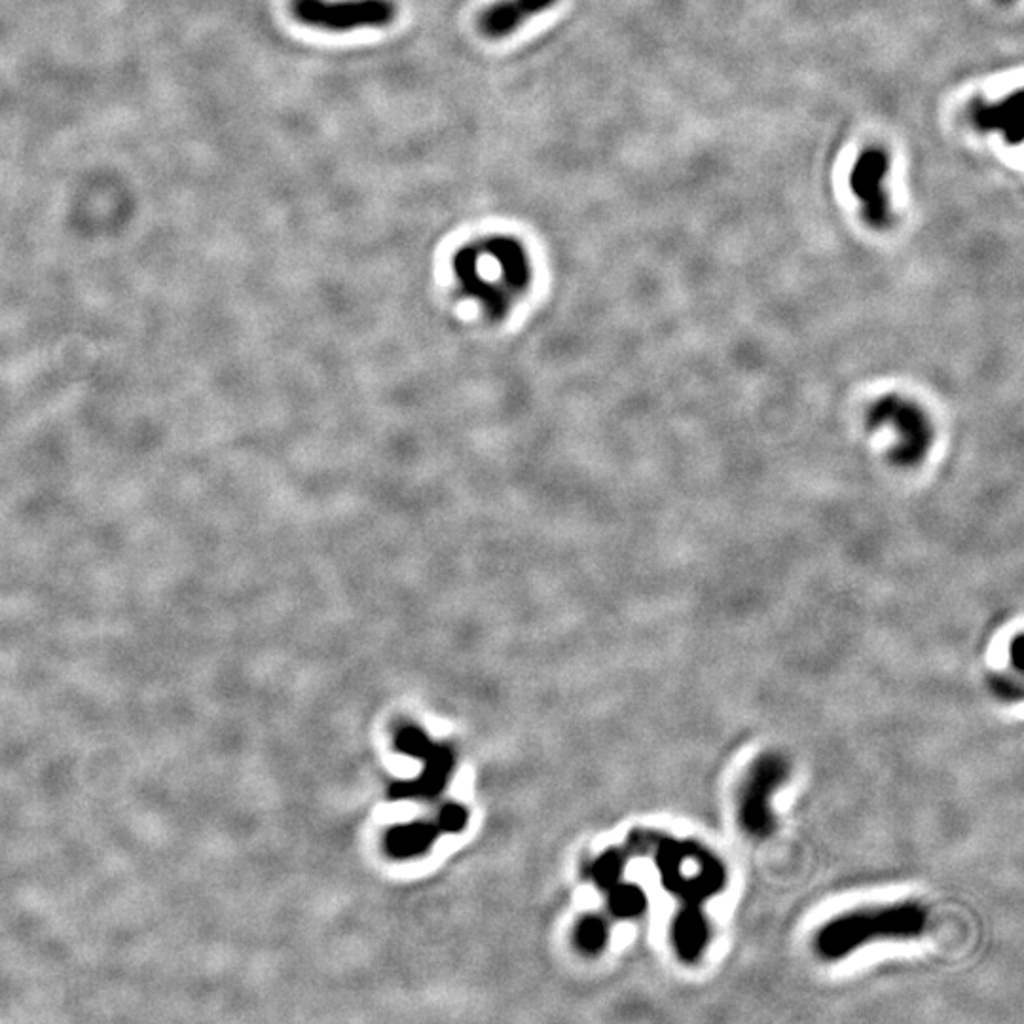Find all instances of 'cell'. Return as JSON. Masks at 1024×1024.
Here are the masks:
<instances>
[{
  "instance_id": "1",
  "label": "cell",
  "mask_w": 1024,
  "mask_h": 1024,
  "mask_svg": "<svg viewBox=\"0 0 1024 1024\" xmlns=\"http://www.w3.org/2000/svg\"><path fill=\"white\" fill-rule=\"evenodd\" d=\"M926 922V911L916 903L860 909L827 922L816 937V949L827 960H839L867 943L920 937Z\"/></svg>"
},
{
  "instance_id": "2",
  "label": "cell",
  "mask_w": 1024,
  "mask_h": 1024,
  "mask_svg": "<svg viewBox=\"0 0 1024 1024\" xmlns=\"http://www.w3.org/2000/svg\"><path fill=\"white\" fill-rule=\"evenodd\" d=\"M291 12L302 25L329 33L382 29L397 18L393 0H293Z\"/></svg>"
},
{
  "instance_id": "3",
  "label": "cell",
  "mask_w": 1024,
  "mask_h": 1024,
  "mask_svg": "<svg viewBox=\"0 0 1024 1024\" xmlns=\"http://www.w3.org/2000/svg\"><path fill=\"white\" fill-rule=\"evenodd\" d=\"M786 776L787 765L778 755H765L750 768L740 795V822L753 837H767L774 831L770 799Z\"/></svg>"
},
{
  "instance_id": "4",
  "label": "cell",
  "mask_w": 1024,
  "mask_h": 1024,
  "mask_svg": "<svg viewBox=\"0 0 1024 1024\" xmlns=\"http://www.w3.org/2000/svg\"><path fill=\"white\" fill-rule=\"evenodd\" d=\"M890 173V154L884 148H865L852 165L850 188L860 200L863 217L875 230L892 224V203L884 181Z\"/></svg>"
},
{
  "instance_id": "5",
  "label": "cell",
  "mask_w": 1024,
  "mask_h": 1024,
  "mask_svg": "<svg viewBox=\"0 0 1024 1024\" xmlns=\"http://www.w3.org/2000/svg\"><path fill=\"white\" fill-rule=\"evenodd\" d=\"M397 746H399V750L408 755L421 757L427 768H425L420 782L416 780L412 784L393 786L391 789L393 799H410L416 795H435L437 791H440L446 784V778L452 768V759H450L448 750H444L440 746H433L425 738V734L418 729H404L397 738Z\"/></svg>"
},
{
  "instance_id": "6",
  "label": "cell",
  "mask_w": 1024,
  "mask_h": 1024,
  "mask_svg": "<svg viewBox=\"0 0 1024 1024\" xmlns=\"http://www.w3.org/2000/svg\"><path fill=\"white\" fill-rule=\"evenodd\" d=\"M968 118L977 131H998L1004 135L1007 145L1019 147L1024 137L1023 90H1015L996 103H987L985 99L971 101Z\"/></svg>"
},
{
  "instance_id": "7",
  "label": "cell",
  "mask_w": 1024,
  "mask_h": 1024,
  "mask_svg": "<svg viewBox=\"0 0 1024 1024\" xmlns=\"http://www.w3.org/2000/svg\"><path fill=\"white\" fill-rule=\"evenodd\" d=\"M556 2L558 0H501L482 12L478 29L484 37L494 40L509 37L526 25L528 19L549 10Z\"/></svg>"
},
{
  "instance_id": "8",
  "label": "cell",
  "mask_w": 1024,
  "mask_h": 1024,
  "mask_svg": "<svg viewBox=\"0 0 1024 1024\" xmlns=\"http://www.w3.org/2000/svg\"><path fill=\"white\" fill-rule=\"evenodd\" d=\"M884 416L890 418L896 425L899 435L903 437V446L907 448L909 456L920 458L926 450V444L930 439L928 423L924 416L916 410L913 404L901 403V401H888L882 406Z\"/></svg>"
},
{
  "instance_id": "9",
  "label": "cell",
  "mask_w": 1024,
  "mask_h": 1024,
  "mask_svg": "<svg viewBox=\"0 0 1024 1024\" xmlns=\"http://www.w3.org/2000/svg\"><path fill=\"white\" fill-rule=\"evenodd\" d=\"M435 839H437V827H433L429 823L399 825L389 831L387 848L393 856L410 858L416 854H423Z\"/></svg>"
},
{
  "instance_id": "10",
  "label": "cell",
  "mask_w": 1024,
  "mask_h": 1024,
  "mask_svg": "<svg viewBox=\"0 0 1024 1024\" xmlns=\"http://www.w3.org/2000/svg\"><path fill=\"white\" fill-rule=\"evenodd\" d=\"M645 897L638 886H619L611 896V911L619 916H634L641 913Z\"/></svg>"
},
{
  "instance_id": "11",
  "label": "cell",
  "mask_w": 1024,
  "mask_h": 1024,
  "mask_svg": "<svg viewBox=\"0 0 1024 1024\" xmlns=\"http://www.w3.org/2000/svg\"><path fill=\"white\" fill-rule=\"evenodd\" d=\"M605 939H607V928L600 918L588 916L581 922V926L577 930V941L586 952L600 951L604 947Z\"/></svg>"
},
{
  "instance_id": "12",
  "label": "cell",
  "mask_w": 1024,
  "mask_h": 1024,
  "mask_svg": "<svg viewBox=\"0 0 1024 1024\" xmlns=\"http://www.w3.org/2000/svg\"><path fill=\"white\" fill-rule=\"evenodd\" d=\"M621 863V858L617 854H607L602 860L598 861L596 867H594V877L598 880V884H602L604 888H609L619 878Z\"/></svg>"
},
{
  "instance_id": "13",
  "label": "cell",
  "mask_w": 1024,
  "mask_h": 1024,
  "mask_svg": "<svg viewBox=\"0 0 1024 1024\" xmlns=\"http://www.w3.org/2000/svg\"><path fill=\"white\" fill-rule=\"evenodd\" d=\"M467 823V812L461 806H446L440 814L439 827L448 833H458Z\"/></svg>"
},
{
  "instance_id": "14",
  "label": "cell",
  "mask_w": 1024,
  "mask_h": 1024,
  "mask_svg": "<svg viewBox=\"0 0 1024 1024\" xmlns=\"http://www.w3.org/2000/svg\"><path fill=\"white\" fill-rule=\"evenodd\" d=\"M1002 2H1007V0H1002Z\"/></svg>"
}]
</instances>
